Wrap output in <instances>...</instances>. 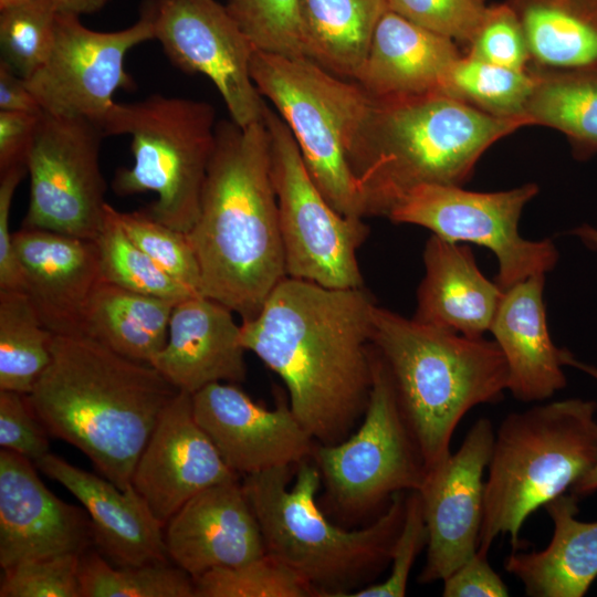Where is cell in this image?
<instances>
[{
    "mask_svg": "<svg viewBox=\"0 0 597 597\" xmlns=\"http://www.w3.org/2000/svg\"><path fill=\"white\" fill-rule=\"evenodd\" d=\"M374 306L364 287L285 276L240 325L243 347L281 377L293 413L323 444L342 441L367 407Z\"/></svg>",
    "mask_w": 597,
    "mask_h": 597,
    "instance_id": "1",
    "label": "cell"
},
{
    "mask_svg": "<svg viewBox=\"0 0 597 597\" xmlns=\"http://www.w3.org/2000/svg\"><path fill=\"white\" fill-rule=\"evenodd\" d=\"M187 234L202 294L242 320L255 316L286 276L264 119L247 127L217 123L200 212Z\"/></svg>",
    "mask_w": 597,
    "mask_h": 597,
    "instance_id": "2",
    "label": "cell"
},
{
    "mask_svg": "<svg viewBox=\"0 0 597 597\" xmlns=\"http://www.w3.org/2000/svg\"><path fill=\"white\" fill-rule=\"evenodd\" d=\"M151 365L86 336L55 335L52 360L27 395L51 437L85 454L121 489L178 394Z\"/></svg>",
    "mask_w": 597,
    "mask_h": 597,
    "instance_id": "3",
    "label": "cell"
},
{
    "mask_svg": "<svg viewBox=\"0 0 597 597\" xmlns=\"http://www.w3.org/2000/svg\"><path fill=\"white\" fill-rule=\"evenodd\" d=\"M524 126L439 92L371 98L349 155L365 216L387 217L419 185L462 186L492 144Z\"/></svg>",
    "mask_w": 597,
    "mask_h": 597,
    "instance_id": "4",
    "label": "cell"
},
{
    "mask_svg": "<svg viewBox=\"0 0 597 597\" xmlns=\"http://www.w3.org/2000/svg\"><path fill=\"white\" fill-rule=\"evenodd\" d=\"M371 322V344L428 471L451 453L464 415L507 390L505 358L494 341L429 326L376 304Z\"/></svg>",
    "mask_w": 597,
    "mask_h": 597,
    "instance_id": "5",
    "label": "cell"
},
{
    "mask_svg": "<svg viewBox=\"0 0 597 597\" xmlns=\"http://www.w3.org/2000/svg\"><path fill=\"white\" fill-rule=\"evenodd\" d=\"M321 482L317 464L305 460L243 475L242 486L266 553L302 576L316 596L346 597L389 566L407 493L394 494L370 525L348 531L320 510L316 493Z\"/></svg>",
    "mask_w": 597,
    "mask_h": 597,
    "instance_id": "6",
    "label": "cell"
},
{
    "mask_svg": "<svg viewBox=\"0 0 597 597\" xmlns=\"http://www.w3.org/2000/svg\"><path fill=\"white\" fill-rule=\"evenodd\" d=\"M597 404L570 398L509 413L498 428L484 481L478 551L500 535L514 551L525 520L570 489L597 460Z\"/></svg>",
    "mask_w": 597,
    "mask_h": 597,
    "instance_id": "7",
    "label": "cell"
},
{
    "mask_svg": "<svg viewBox=\"0 0 597 597\" xmlns=\"http://www.w3.org/2000/svg\"><path fill=\"white\" fill-rule=\"evenodd\" d=\"M217 123L213 106L205 101L153 94L134 103L115 102L101 127L106 136H130L134 163L117 170L114 191L156 192V201L143 210L188 233L200 212Z\"/></svg>",
    "mask_w": 597,
    "mask_h": 597,
    "instance_id": "8",
    "label": "cell"
},
{
    "mask_svg": "<svg viewBox=\"0 0 597 597\" xmlns=\"http://www.w3.org/2000/svg\"><path fill=\"white\" fill-rule=\"evenodd\" d=\"M250 70L262 97L271 101L292 132L325 199L344 216L365 217L349 155L371 98L356 82L304 56L254 50Z\"/></svg>",
    "mask_w": 597,
    "mask_h": 597,
    "instance_id": "9",
    "label": "cell"
},
{
    "mask_svg": "<svg viewBox=\"0 0 597 597\" xmlns=\"http://www.w3.org/2000/svg\"><path fill=\"white\" fill-rule=\"evenodd\" d=\"M263 119L286 276L329 289L363 287L357 251L368 237V226L331 206L310 176L292 132L268 105Z\"/></svg>",
    "mask_w": 597,
    "mask_h": 597,
    "instance_id": "10",
    "label": "cell"
},
{
    "mask_svg": "<svg viewBox=\"0 0 597 597\" xmlns=\"http://www.w3.org/2000/svg\"><path fill=\"white\" fill-rule=\"evenodd\" d=\"M371 366V388L359 429L347 440L314 451L329 499L347 514L369 512L398 492L419 490L427 473L388 369L374 346Z\"/></svg>",
    "mask_w": 597,
    "mask_h": 597,
    "instance_id": "11",
    "label": "cell"
},
{
    "mask_svg": "<svg viewBox=\"0 0 597 597\" xmlns=\"http://www.w3.org/2000/svg\"><path fill=\"white\" fill-rule=\"evenodd\" d=\"M538 192L535 184L510 190L476 192L461 186L426 184L411 188L390 208L396 223L423 227L451 242L488 248L496 256V284L505 291L552 271L558 251L551 239H524L519 221L525 205Z\"/></svg>",
    "mask_w": 597,
    "mask_h": 597,
    "instance_id": "12",
    "label": "cell"
},
{
    "mask_svg": "<svg viewBox=\"0 0 597 597\" xmlns=\"http://www.w3.org/2000/svg\"><path fill=\"white\" fill-rule=\"evenodd\" d=\"M104 137L91 119L40 115L27 159L30 198L22 227L96 241L107 205L100 166Z\"/></svg>",
    "mask_w": 597,
    "mask_h": 597,
    "instance_id": "13",
    "label": "cell"
},
{
    "mask_svg": "<svg viewBox=\"0 0 597 597\" xmlns=\"http://www.w3.org/2000/svg\"><path fill=\"white\" fill-rule=\"evenodd\" d=\"M80 15L59 11L51 52L25 83L43 113L75 116L102 125L114 105V93L129 88L126 54L155 39L154 1L130 27L101 32L88 29Z\"/></svg>",
    "mask_w": 597,
    "mask_h": 597,
    "instance_id": "14",
    "label": "cell"
},
{
    "mask_svg": "<svg viewBox=\"0 0 597 597\" xmlns=\"http://www.w3.org/2000/svg\"><path fill=\"white\" fill-rule=\"evenodd\" d=\"M155 39L170 62L207 76L231 121L247 127L263 119L266 103L251 76L254 46L216 0H154Z\"/></svg>",
    "mask_w": 597,
    "mask_h": 597,
    "instance_id": "15",
    "label": "cell"
},
{
    "mask_svg": "<svg viewBox=\"0 0 597 597\" xmlns=\"http://www.w3.org/2000/svg\"><path fill=\"white\" fill-rule=\"evenodd\" d=\"M494 430L478 419L460 448L427 471L419 490L428 542L421 584L443 580L478 551L483 519V474L491 458Z\"/></svg>",
    "mask_w": 597,
    "mask_h": 597,
    "instance_id": "16",
    "label": "cell"
},
{
    "mask_svg": "<svg viewBox=\"0 0 597 597\" xmlns=\"http://www.w3.org/2000/svg\"><path fill=\"white\" fill-rule=\"evenodd\" d=\"M193 415L237 474L297 465L314 455V438L279 391L276 406L256 404L232 383H212L192 394Z\"/></svg>",
    "mask_w": 597,
    "mask_h": 597,
    "instance_id": "17",
    "label": "cell"
},
{
    "mask_svg": "<svg viewBox=\"0 0 597 597\" xmlns=\"http://www.w3.org/2000/svg\"><path fill=\"white\" fill-rule=\"evenodd\" d=\"M238 476L196 420L192 395L179 390L143 450L132 485L165 526L196 494Z\"/></svg>",
    "mask_w": 597,
    "mask_h": 597,
    "instance_id": "18",
    "label": "cell"
},
{
    "mask_svg": "<svg viewBox=\"0 0 597 597\" xmlns=\"http://www.w3.org/2000/svg\"><path fill=\"white\" fill-rule=\"evenodd\" d=\"M31 460L0 451V566L94 547L85 510L53 494Z\"/></svg>",
    "mask_w": 597,
    "mask_h": 597,
    "instance_id": "19",
    "label": "cell"
},
{
    "mask_svg": "<svg viewBox=\"0 0 597 597\" xmlns=\"http://www.w3.org/2000/svg\"><path fill=\"white\" fill-rule=\"evenodd\" d=\"M13 242L22 289L55 335L82 336L86 306L103 280L95 240L21 227Z\"/></svg>",
    "mask_w": 597,
    "mask_h": 597,
    "instance_id": "20",
    "label": "cell"
},
{
    "mask_svg": "<svg viewBox=\"0 0 597 597\" xmlns=\"http://www.w3.org/2000/svg\"><path fill=\"white\" fill-rule=\"evenodd\" d=\"M169 559L192 578L266 553L256 516L239 479L207 488L165 525Z\"/></svg>",
    "mask_w": 597,
    "mask_h": 597,
    "instance_id": "21",
    "label": "cell"
},
{
    "mask_svg": "<svg viewBox=\"0 0 597 597\" xmlns=\"http://www.w3.org/2000/svg\"><path fill=\"white\" fill-rule=\"evenodd\" d=\"M36 468L72 493L86 511L94 547L116 566L169 562L165 526L130 484L121 489L103 475L49 452Z\"/></svg>",
    "mask_w": 597,
    "mask_h": 597,
    "instance_id": "22",
    "label": "cell"
},
{
    "mask_svg": "<svg viewBox=\"0 0 597 597\" xmlns=\"http://www.w3.org/2000/svg\"><path fill=\"white\" fill-rule=\"evenodd\" d=\"M232 314L203 294L179 301L171 313L167 342L150 365L178 390L191 395L212 383L244 381L247 349Z\"/></svg>",
    "mask_w": 597,
    "mask_h": 597,
    "instance_id": "23",
    "label": "cell"
},
{
    "mask_svg": "<svg viewBox=\"0 0 597 597\" xmlns=\"http://www.w3.org/2000/svg\"><path fill=\"white\" fill-rule=\"evenodd\" d=\"M544 283L545 274H537L506 289L490 327L507 365V390L523 402L542 401L562 390L567 383L565 365L591 375L597 371L553 343L543 301Z\"/></svg>",
    "mask_w": 597,
    "mask_h": 597,
    "instance_id": "24",
    "label": "cell"
},
{
    "mask_svg": "<svg viewBox=\"0 0 597 597\" xmlns=\"http://www.w3.org/2000/svg\"><path fill=\"white\" fill-rule=\"evenodd\" d=\"M455 42L387 10L354 82L374 100L441 93Z\"/></svg>",
    "mask_w": 597,
    "mask_h": 597,
    "instance_id": "25",
    "label": "cell"
},
{
    "mask_svg": "<svg viewBox=\"0 0 597 597\" xmlns=\"http://www.w3.org/2000/svg\"><path fill=\"white\" fill-rule=\"evenodd\" d=\"M413 320L468 337L490 331L504 291L480 271L470 247L432 234Z\"/></svg>",
    "mask_w": 597,
    "mask_h": 597,
    "instance_id": "26",
    "label": "cell"
},
{
    "mask_svg": "<svg viewBox=\"0 0 597 597\" xmlns=\"http://www.w3.org/2000/svg\"><path fill=\"white\" fill-rule=\"evenodd\" d=\"M578 498L561 494L546 509L553 536L541 551L510 554L504 568L531 597H582L597 577V521L577 519Z\"/></svg>",
    "mask_w": 597,
    "mask_h": 597,
    "instance_id": "27",
    "label": "cell"
},
{
    "mask_svg": "<svg viewBox=\"0 0 597 597\" xmlns=\"http://www.w3.org/2000/svg\"><path fill=\"white\" fill-rule=\"evenodd\" d=\"M535 73L597 74V0H506Z\"/></svg>",
    "mask_w": 597,
    "mask_h": 597,
    "instance_id": "28",
    "label": "cell"
},
{
    "mask_svg": "<svg viewBox=\"0 0 597 597\" xmlns=\"http://www.w3.org/2000/svg\"><path fill=\"white\" fill-rule=\"evenodd\" d=\"M178 302L102 280L86 306L82 336L150 365L167 342L171 313Z\"/></svg>",
    "mask_w": 597,
    "mask_h": 597,
    "instance_id": "29",
    "label": "cell"
},
{
    "mask_svg": "<svg viewBox=\"0 0 597 597\" xmlns=\"http://www.w3.org/2000/svg\"><path fill=\"white\" fill-rule=\"evenodd\" d=\"M305 57L354 81L386 0H300Z\"/></svg>",
    "mask_w": 597,
    "mask_h": 597,
    "instance_id": "30",
    "label": "cell"
},
{
    "mask_svg": "<svg viewBox=\"0 0 597 597\" xmlns=\"http://www.w3.org/2000/svg\"><path fill=\"white\" fill-rule=\"evenodd\" d=\"M535 74V87L524 112L527 125L559 130L568 138L575 157L579 159L596 155L597 74Z\"/></svg>",
    "mask_w": 597,
    "mask_h": 597,
    "instance_id": "31",
    "label": "cell"
},
{
    "mask_svg": "<svg viewBox=\"0 0 597 597\" xmlns=\"http://www.w3.org/2000/svg\"><path fill=\"white\" fill-rule=\"evenodd\" d=\"M55 334L21 290H0V390L29 395L52 360Z\"/></svg>",
    "mask_w": 597,
    "mask_h": 597,
    "instance_id": "32",
    "label": "cell"
},
{
    "mask_svg": "<svg viewBox=\"0 0 597 597\" xmlns=\"http://www.w3.org/2000/svg\"><path fill=\"white\" fill-rule=\"evenodd\" d=\"M536 74L495 65L469 55L450 66L441 93L461 100L485 113L507 118L524 117Z\"/></svg>",
    "mask_w": 597,
    "mask_h": 597,
    "instance_id": "33",
    "label": "cell"
},
{
    "mask_svg": "<svg viewBox=\"0 0 597 597\" xmlns=\"http://www.w3.org/2000/svg\"><path fill=\"white\" fill-rule=\"evenodd\" d=\"M82 597H195L193 578L169 562L116 566L95 547L80 557Z\"/></svg>",
    "mask_w": 597,
    "mask_h": 597,
    "instance_id": "34",
    "label": "cell"
},
{
    "mask_svg": "<svg viewBox=\"0 0 597 597\" xmlns=\"http://www.w3.org/2000/svg\"><path fill=\"white\" fill-rule=\"evenodd\" d=\"M103 280L138 293L181 301L192 295L163 271L124 232L106 205L103 228L96 239Z\"/></svg>",
    "mask_w": 597,
    "mask_h": 597,
    "instance_id": "35",
    "label": "cell"
},
{
    "mask_svg": "<svg viewBox=\"0 0 597 597\" xmlns=\"http://www.w3.org/2000/svg\"><path fill=\"white\" fill-rule=\"evenodd\" d=\"M60 11L52 0H32L0 7L1 61L24 80L48 59Z\"/></svg>",
    "mask_w": 597,
    "mask_h": 597,
    "instance_id": "36",
    "label": "cell"
},
{
    "mask_svg": "<svg viewBox=\"0 0 597 597\" xmlns=\"http://www.w3.org/2000/svg\"><path fill=\"white\" fill-rule=\"evenodd\" d=\"M195 597H307L314 588L296 572L265 553L250 562L210 569L193 577Z\"/></svg>",
    "mask_w": 597,
    "mask_h": 597,
    "instance_id": "37",
    "label": "cell"
},
{
    "mask_svg": "<svg viewBox=\"0 0 597 597\" xmlns=\"http://www.w3.org/2000/svg\"><path fill=\"white\" fill-rule=\"evenodd\" d=\"M113 213L127 237L163 271L196 294L201 292L199 263L188 234L150 218L144 210Z\"/></svg>",
    "mask_w": 597,
    "mask_h": 597,
    "instance_id": "38",
    "label": "cell"
},
{
    "mask_svg": "<svg viewBox=\"0 0 597 597\" xmlns=\"http://www.w3.org/2000/svg\"><path fill=\"white\" fill-rule=\"evenodd\" d=\"M226 8L255 50L305 57L300 0H229Z\"/></svg>",
    "mask_w": 597,
    "mask_h": 597,
    "instance_id": "39",
    "label": "cell"
},
{
    "mask_svg": "<svg viewBox=\"0 0 597 597\" xmlns=\"http://www.w3.org/2000/svg\"><path fill=\"white\" fill-rule=\"evenodd\" d=\"M81 555H52L4 568L0 597H82L78 579Z\"/></svg>",
    "mask_w": 597,
    "mask_h": 597,
    "instance_id": "40",
    "label": "cell"
},
{
    "mask_svg": "<svg viewBox=\"0 0 597 597\" xmlns=\"http://www.w3.org/2000/svg\"><path fill=\"white\" fill-rule=\"evenodd\" d=\"M468 46L469 56L509 69H528L530 54L524 31L506 1L488 7Z\"/></svg>",
    "mask_w": 597,
    "mask_h": 597,
    "instance_id": "41",
    "label": "cell"
},
{
    "mask_svg": "<svg viewBox=\"0 0 597 597\" xmlns=\"http://www.w3.org/2000/svg\"><path fill=\"white\" fill-rule=\"evenodd\" d=\"M388 10L454 42L468 43L486 10L485 0H386Z\"/></svg>",
    "mask_w": 597,
    "mask_h": 597,
    "instance_id": "42",
    "label": "cell"
},
{
    "mask_svg": "<svg viewBox=\"0 0 597 597\" xmlns=\"http://www.w3.org/2000/svg\"><path fill=\"white\" fill-rule=\"evenodd\" d=\"M428 542V532L420 494L407 492L404 523L394 545L388 577L378 584L367 585L347 597H404L411 568Z\"/></svg>",
    "mask_w": 597,
    "mask_h": 597,
    "instance_id": "43",
    "label": "cell"
},
{
    "mask_svg": "<svg viewBox=\"0 0 597 597\" xmlns=\"http://www.w3.org/2000/svg\"><path fill=\"white\" fill-rule=\"evenodd\" d=\"M49 437L27 395L0 390V446L3 449L35 463L50 452Z\"/></svg>",
    "mask_w": 597,
    "mask_h": 597,
    "instance_id": "44",
    "label": "cell"
},
{
    "mask_svg": "<svg viewBox=\"0 0 597 597\" xmlns=\"http://www.w3.org/2000/svg\"><path fill=\"white\" fill-rule=\"evenodd\" d=\"M27 174V165L0 172V290L22 289V271L9 220L15 189Z\"/></svg>",
    "mask_w": 597,
    "mask_h": 597,
    "instance_id": "45",
    "label": "cell"
},
{
    "mask_svg": "<svg viewBox=\"0 0 597 597\" xmlns=\"http://www.w3.org/2000/svg\"><path fill=\"white\" fill-rule=\"evenodd\" d=\"M444 597H505L509 590L488 562V554L476 552L443 580Z\"/></svg>",
    "mask_w": 597,
    "mask_h": 597,
    "instance_id": "46",
    "label": "cell"
},
{
    "mask_svg": "<svg viewBox=\"0 0 597 597\" xmlns=\"http://www.w3.org/2000/svg\"><path fill=\"white\" fill-rule=\"evenodd\" d=\"M41 114L0 111V172L27 165Z\"/></svg>",
    "mask_w": 597,
    "mask_h": 597,
    "instance_id": "47",
    "label": "cell"
},
{
    "mask_svg": "<svg viewBox=\"0 0 597 597\" xmlns=\"http://www.w3.org/2000/svg\"><path fill=\"white\" fill-rule=\"evenodd\" d=\"M0 111L43 113L25 80L0 60Z\"/></svg>",
    "mask_w": 597,
    "mask_h": 597,
    "instance_id": "48",
    "label": "cell"
},
{
    "mask_svg": "<svg viewBox=\"0 0 597 597\" xmlns=\"http://www.w3.org/2000/svg\"><path fill=\"white\" fill-rule=\"evenodd\" d=\"M108 0H55L60 11L88 14L100 10Z\"/></svg>",
    "mask_w": 597,
    "mask_h": 597,
    "instance_id": "49",
    "label": "cell"
},
{
    "mask_svg": "<svg viewBox=\"0 0 597 597\" xmlns=\"http://www.w3.org/2000/svg\"><path fill=\"white\" fill-rule=\"evenodd\" d=\"M597 491V460L595 464L572 488L570 493L575 496H587Z\"/></svg>",
    "mask_w": 597,
    "mask_h": 597,
    "instance_id": "50",
    "label": "cell"
},
{
    "mask_svg": "<svg viewBox=\"0 0 597 597\" xmlns=\"http://www.w3.org/2000/svg\"><path fill=\"white\" fill-rule=\"evenodd\" d=\"M570 233L577 237L587 248L597 250V228L583 224L573 229Z\"/></svg>",
    "mask_w": 597,
    "mask_h": 597,
    "instance_id": "51",
    "label": "cell"
},
{
    "mask_svg": "<svg viewBox=\"0 0 597 597\" xmlns=\"http://www.w3.org/2000/svg\"><path fill=\"white\" fill-rule=\"evenodd\" d=\"M21 1H32V0H0V7H4L11 3L21 2ZM55 2V0H52Z\"/></svg>",
    "mask_w": 597,
    "mask_h": 597,
    "instance_id": "52",
    "label": "cell"
}]
</instances>
